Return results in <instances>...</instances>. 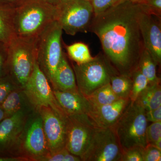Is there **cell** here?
Here are the masks:
<instances>
[{
	"instance_id": "obj_26",
	"label": "cell",
	"mask_w": 161,
	"mask_h": 161,
	"mask_svg": "<svg viewBox=\"0 0 161 161\" xmlns=\"http://www.w3.org/2000/svg\"><path fill=\"white\" fill-rule=\"evenodd\" d=\"M147 145H153L161 150V121L147 126L146 132Z\"/></svg>"
},
{
	"instance_id": "obj_35",
	"label": "cell",
	"mask_w": 161,
	"mask_h": 161,
	"mask_svg": "<svg viewBox=\"0 0 161 161\" xmlns=\"http://www.w3.org/2000/svg\"><path fill=\"white\" fill-rule=\"evenodd\" d=\"M26 1V0H0V2L15 9L22 5Z\"/></svg>"
},
{
	"instance_id": "obj_18",
	"label": "cell",
	"mask_w": 161,
	"mask_h": 161,
	"mask_svg": "<svg viewBox=\"0 0 161 161\" xmlns=\"http://www.w3.org/2000/svg\"><path fill=\"white\" fill-rule=\"evenodd\" d=\"M1 105L6 113V117L19 111L30 112L32 109H35L29 101L24 89L21 87L10 92Z\"/></svg>"
},
{
	"instance_id": "obj_4",
	"label": "cell",
	"mask_w": 161,
	"mask_h": 161,
	"mask_svg": "<svg viewBox=\"0 0 161 161\" xmlns=\"http://www.w3.org/2000/svg\"><path fill=\"white\" fill-rule=\"evenodd\" d=\"M148 122L146 111L135 102L127 106L113 127L123 151L135 147L147 146L146 132Z\"/></svg>"
},
{
	"instance_id": "obj_38",
	"label": "cell",
	"mask_w": 161,
	"mask_h": 161,
	"mask_svg": "<svg viewBox=\"0 0 161 161\" xmlns=\"http://www.w3.org/2000/svg\"><path fill=\"white\" fill-rule=\"evenodd\" d=\"M145 0H115V3H119V2H124V1H130V2H134V3H143Z\"/></svg>"
},
{
	"instance_id": "obj_11",
	"label": "cell",
	"mask_w": 161,
	"mask_h": 161,
	"mask_svg": "<svg viewBox=\"0 0 161 161\" xmlns=\"http://www.w3.org/2000/svg\"><path fill=\"white\" fill-rule=\"evenodd\" d=\"M27 118L19 150L23 156L30 161H37L49 152L43 122L40 114Z\"/></svg>"
},
{
	"instance_id": "obj_39",
	"label": "cell",
	"mask_w": 161,
	"mask_h": 161,
	"mask_svg": "<svg viewBox=\"0 0 161 161\" xmlns=\"http://www.w3.org/2000/svg\"><path fill=\"white\" fill-rule=\"evenodd\" d=\"M73 1V0H61V4H60V5L66 4L67 3H69Z\"/></svg>"
},
{
	"instance_id": "obj_31",
	"label": "cell",
	"mask_w": 161,
	"mask_h": 161,
	"mask_svg": "<svg viewBox=\"0 0 161 161\" xmlns=\"http://www.w3.org/2000/svg\"><path fill=\"white\" fill-rule=\"evenodd\" d=\"M144 161H161V150L153 145L147 144L142 149Z\"/></svg>"
},
{
	"instance_id": "obj_5",
	"label": "cell",
	"mask_w": 161,
	"mask_h": 161,
	"mask_svg": "<svg viewBox=\"0 0 161 161\" xmlns=\"http://www.w3.org/2000/svg\"><path fill=\"white\" fill-rule=\"evenodd\" d=\"M73 70L78 91L86 98L101 87L110 83L112 76L119 74L102 54L87 63L73 64Z\"/></svg>"
},
{
	"instance_id": "obj_33",
	"label": "cell",
	"mask_w": 161,
	"mask_h": 161,
	"mask_svg": "<svg viewBox=\"0 0 161 161\" xmlns=\"http://www.w3.org/2000/svg\"><path fill=\"white\" fill-rule=\"evenodd\" d=\"M7 45L0 42V77L7 74Z\"/></svg>"
},
{
	"instance_id": "obj_15",
	"label": "cell",
	"mask_w": 161,
	"mask_h": 161,
	"mask_svg": "<svg viewBox=\"0 0 161 161\" xmlns=\"http://www.w3.org/2000/svg\"><path fill=\"white\" fill-rule=\"evenodd\" d=\"M130 102V99L119 98L109 104L101 106L92 105L88 115L99 128L113 127Z\"/></svg>"
},
{
	"instance_id": "obj_20",
	"label": "cell",
	"mask_w": 161,
	"mask_h": 161,
	"mask_svg": "<svg viewBox=\"0 0 161 161\" xmlns=\"http://www.w3.org/2000/svg\"><path fill=\"white\" fill-rule=\"evenodd\" d=\"M135 102L145 111L161 106V88L160 83L150 85L141 92Z\"/></svg>"
},
{
	"instance_id": "obj_10",
	"label": "cell",
	"mask_w": 161,
	"mask_h": 161,
	"mask_svg": "<svg viewBox=\"0 0 161 161\" xmlns=\"http://www.w3.org/2000/svg\"><path fill=\"white\" fill-rule=\"evenodd\" d=\"M23 89L35 110L42 107H49L58 113L66 114L59 106L49 80L40 69L37 61Z\"/></svg>"
},
{
	"instance_id": "obj_30",
	"label": "cell",
	"mask_w": 161,
	"mask_h": 161,
	"mask_svg": "<svg viewBox=\"0 0 161 161\" xmlns=\"http://www.w3.org/2000/svg\"><path fill=\"white\" fill-rule=\"evenodd\" d=\"M140 3L145 12L161 17V0H145Z\"/></svg>"
},
{
	"instance_id": "obj_21",
	"label": "cell",
	"mask_w": 161,
	"mask_h": 161,
	"mask_svg": "<svg viewBox=\"0 0 161 161\" xmlns=\"http://www.w3.org/2000/svg\"><path fill=\"white\" fill-rule=\"evenodd\" d=\"M157 65L150 53L144 48L139 59L137 68L147 78L149 84L160 83V78L157 75Z\"/></svg>"
},
{
	"instance_id": "obj_32",
	"label": "cell",
	"mask_w": 161,
	"mask_h": 161,
	"mask_svg": "<svg viewBox=\"0 0 161 161\" xmlns=\"http://www.w3.org/2000/svg\"><path fill=\"white\" fill-rule=\"evenodd\" d=\"M115 0H92L95 15L99 14L109 8L115 3Z\"/></svg>"
},
{
	"instance_id": "obj_3",
	"label": "cell",
	"mask_w": 161,
	"mask_h": 161,
	"mask_svg": "<svg viewBox=\"0 0 161 161\" xmlns=\"http://www.w3.org/2000/svg\"><path fill=\"white\" fill-rule=\"evenodd\" d=\"M37 40L15 36L7 45V73L23 88L36 61Z\"/></svg>"
},
{
	"instance_id": "obj_2",
	"label": "cell",
	"mask_w": 161,
	"mask_h": 161,
	"mask_svg": "<svg viewBox=\"0 0 161 161\" xmlns=\"http://www.w3.org/2000/svg\"><path fill=\"white\" fill-rule=\"evenodd\" d=\"M58 6L43 0H26L14 9L15 36L37 40L50 24L57 20Z\"/></svg>"
},
{
	"instance_id": "obj_25",
	"label": "cell",
	"mask_w": 161,
	"mask_h": 161,
	"mask_svg": "<svg viewBox=\"0 0 161 161\" xmlns=\"http://www.w3.org/2000/svg\"><path fill=\"white\" fill-rule=\"evenodd\" d=\"M132 86L130 96V101L135 102L141 92L149 86V82L138 68L132 72L131 75Z\"/></svg>"
},
{
	"instance_id": "obj_13",
	"label": "cell",
	"mask_w": 161,
	"mask_h": 161,
	"mask_svg": "<svg viewBox=\"0 0 161 161\" xmlns=\"http://www.w3.org/2000/svg\"><path fill=\"white\" fill-rule=\"evenodd\" d=\"M29 113L27 111H19L0 123V155L19 150Z\"/></svg>"
},
{
	"instance_id": "obj_9",
	"label": "cell",
	"mask_w": 161,
	"mask_h": 161,
	"mask_svg": "<svg viewBox=\"0 0 161 161\" xmlns=\"http://www.w3.org/2000/svg\"><path fill=\"white\" fill-rule=\"evenodd\" d=\"M123 150L113 127H97L82 161H120Z\"/></svg>"
},
{
	"instance_id": "obj_16",
	"label": "cell",
	"mask_w": 161,
	"mask_h": 161,
	"mask_svg": "<svg viewBox=\"0 0 161 161\" xmlns=\"http://www.w3.org/2000/svg\"><path fill=\"white\" fill-rule=\"evenodd\" d=\"M53 91L59 106L67 115L88 114L92 104L80 92Z\"/></svg>"
},
{
	"instance_id": "obj_12",
	"label": "cell",
	"mask_w": 161,
	"mask_h": 161,
	"mask_svg": "<svg viewBox=\"0 0 161 161\" xmlns=\"http://www.w3.org/2000/svg\"><path fill=\"white\" fill-rule=\"evenodd\" d=\"M36 111L42 119L49 152L65 148L67 115L58 113L49 107H41Z\"/></svg>"
},
{
	"instance_id": "obj_40",
	"label": "cell",
	"mask_w": 161,
	"mask_h": 161,
	"mask_svg": "<svg viewBox=\"0 0 161 161\" xmlns=\"http://www.w3.org/2000/svg\"><path fill=\"white\" fill-rule=\"evenodd\" d=\"M86 1H92V0H86Z\"/></svg>"
},
{
	"instance_id": "obj_22",
	"label": "cell",
	"mask_w": 161,
	"mask_h": 161,
	"mask_svg": "<svg viewBox=\"0 0 161 161\" xmlns=\"http://www.w3.org/2000/svg\"><path fill=\"white\" fill-rule=\"evenodd\" d=\"M110 84L113 92L119 98L130 99L132 86L131 76L116 75L112 76Z\"/></svg>"
},
{
	"instance_id": "obj_6",
	"label": "cell",
	"mask_w": 161,
	"mask_h": 161,
	"mask_svg": "<svg viewBox=\"0 0 161 161\" xmlns=\"http://www.w3.org/2000/svg\"><path fill=\"white\" fill-rule=\"evenodd\" d=\"M62 31L56 20L44 30L37 40V62L51 86L63 54L61 45Z\"/></svg>"
},
{
	"instance_id": "obj_36",
	"label": "cell",
	"mask_w": 161,
	"mask_h": 161,
	"mask_svg": "<svg viewBox=\"0 0 161 161\" xmlns=\"http://www.w3.org/2000/svg\"><path fill=\"white\" fill-rule=\"evenodd\" d=\"M43 1L54 6H59L61 4V0H43Z\"/></svg>"
},
{
	"instance_id": "obj_29",
	"label": "cell",
	"mask_w": 161,
	"mask_h": 161,
	"mask_svg": "<svg viewBox=\"0 0 161 161\" xmlns=\"http://www.w3.org/2000/svg\"><path fill=\"white\" fill-rule=\"evenodd\" d=\"M143 148L135 147L123 151L120 161H144Z\"/></svg>"
},
{
	"instance_id": "obj_7",
	"label": "cell",
	"mask_w": 161,
	"mask_h": 161,
	"mask_svg": "<svg viewBox=\"0 0 161 161\" xmlns=\"http://www.w3.org/2000/svg\"><path fill=\"white\" fill-rule=\"evenodd\" d=\"M57 21L67 34L86 32L95 16L92 1L73 0L58 6Z\"/></svg>"
},
{
	"instance_id": "obj_14",
	"label": "cell",
	"mask_w": 161,
	"mask_h": 161,
	"mask_svg": "<svg viewBox=\"0 0 161 161\" xmlns=\"http://www.w3.org/2000/svg\"><path fill=\"white\" fill-rule=\"evenodd\" d=\"M139 25L144 47L150 53L157 65H160L161 17L147 13L142 9L139 17Z\"/></svg>"
},
{
	"instance_id": "obj_1",
	"label": "cell",
	"mask_w": 161,
	"mask_h": 161,
	"mask_svg": "<svg viewBox=\"0 0 161 161\" xmlns=\"http://www.w3.org/2000/svg\"><path fill=\"white\" fill-rule=\"evenodd\" d=\"M142 10L140 3L119 2L94 16L90 25L89 31L99 39L104 55L119 75L131 76L145 48L139 25Z\"/></svg>"
},
{
	"instance_id": "obj_17",
	"label": "cell",
	"mask_w": 161,
	"mask_h": 161,
	"mask_svg": "<svg viewBox=\"0 0 161 161\" xmlns=\"http://www.w3.org/2000/svg\"><path fill=\"white\" fill-rule=\"evenodd\" d=\"M52 87L53 90L63 92H79L75 72L64 53L55 73Z\"/></svg>"
},
{
	"instance_id": "obj_8",
	"label": "cell",
	"mask_w": 161,
	"mask_h": 161,
	"mask_svg": "<svg viewBox=\"0 0 161 161\" xmlns=\"http://www.w3.org/2000/svg\"><path fill=\"white\" fill-rule=\"evenodd\" d=\"M66 124L65 148L81 159L97 126L87 114L67 115Z\"/></svg>"
},
{
	"instance_id": "obj_28",
	"label": "cell",
	"mask_w": 161,
	"mask_h": 161,
	"mask_svg": "<svg viewBox=\"0 0 161 161\" xmlns=\"http://www.w3.org/2000/svg\"><path fill=\"white\" fill-rule=\"evenodd\" d=\"M19 87H20L9 74L7 73L1 76L0 77V105L2 104L10 92Z\"/></svg>"
},
{
	"instance_id": "obj_37",
	"label": "cell",
	"mask_w": 161,
	"mask_h": 161,
	"mask_svg": "<svg viewBox=\"0 0 161 161\" xmlns=\"http://www.w3.org/2000/svg\"><path fill=\"white\" fill-rule=\"evenodd\" d=\"M6 117V113L0 105V123Z\"/></svg>"
},
{
	"instance_id": "obj_27",
	"label": "cell",
	"mask_w": 161,
	"mask_h": 161,
	"mask_svg": "<svg viewBox=\"0 0 161 161\" xmlns=\"http://www.w3.org/2000/svg\"><path fill=\"white\" fill-rule=\"evenodd\" d=\"M39 161H81L79 157L72 154L66 148L54 152H48L38 160Z\"/></svg>"
},
{
	"instance_id": "obj_19",
	"label": "cell",
	"mask_w": 161,
	"mask_h": 161,
	"mask_svg": "<svg viewBox=\"0 0 161 161\" xmlns=\"http://www.w3.org/2000/svg\"><path fill=\"white\" fill-rule=\"evenodd\" d=\"M14 9L0 2V42L7 45L15 37Z\"/></svg>"
},
{
	"instance_id": "obj_34",
	"label": "cell",
	"mask_w": 161,
	"mask_h": 161,
	"mask_svg": "<svg viewBox=\"0 0 161 161\" xmlns=\"http://www.w3.org/2000/svg\"><path fill=\"white\" fill-rule=\"evenodd\" d=\"M147 121L152 123L161 121V106L149 111H146Z\"/></svg>"
},
{
	"instance_id": "obj_24",
	"label": "cell",
	"mask_w": 161,
	"mask_h": 161,
	"mask_svg": "<svg viewBox=\"0 0 161 161\" xmlns=\"http://www.w3.org/2000/svg\"><path fill=\"white\" fill-rule=\"evenodd\" d=\"M68 54L71 59L78 64L89 62L93 59L88 47L85 43L78 42L66 46Z\"/></svg>"
},
{
	"instance_id": "obj_23",
	"label": "cell",
	"mask_w": 161,
	"mask_h": 161,
	"mask_svg": "<svg viewBox=\"0 0 161 161\" xmlns=\"http://www.w3.org/2000/svg\"><path fill=\"white\" fill-rule=\"evenodd\" d=\"M87 98L91 104L97 106L109 104L119 99L113 92L110 83L96 90Z\"/></svg>"
}]
</instances>
